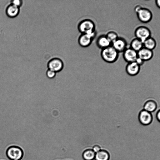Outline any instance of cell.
<instances>
[{"instance_id":"19","label":"cell","mask_w":160,"mask_h":160,"mask_svg":"<svg viewBox=\"0 0 160 160\" xmlns=\"http://www.w3.org/2000/svg\"><path fill=\"white\" fill-rule=\"evenodd\" d=\"M95 153L92 148L85 150L82 153V157L85 160H94Z\"/></svg>"},{"instance_id":"4","label":"cell","mask_w":160,"mask_h":160,"mask_svg":"<svg viewBox=\"0 0 160 160\" xmlns=\"http://www.w3.org/2000/svg\"><path fill=\"white\" fill-rule=\"evenodd\" d=\"M138 19L143 23L150 22L152 19V14L148 9L142 7L136 13Z\"/></svg>"},{"instance_id":"14","label":"cell","mask_w":160,"mask_h":160,"mask_svg":"<svg viewBox=\"0 0 160 160\" xmlns=\"http://www.w3.org/2000/svg\"><path fill=\"white\" fill-rule=\"evenodd\" d=\"M157 104L154 100L150 99L147 100L143 105V109L152 113L157 109Z\"/></svg>"},{"instance_id":"3","label":"cell","mask_w":160,"mask_h":160,"mask_svg":"<svg viewBox=\"0 0 160 160\" xmlns=\"http://www.w3.org/2000/svg\"><path fill=\"white\" fill-rule=\"evenodd\" d=\"M134 35L137 38L143 42L147 38L151 37V32L150 29L145 26L138 27L134 31Z\"/></svg>"},{"instance_id":"13","label":"cell","mask_w":160,"mask_h":160,"mask_svg":"<svg viewBox=\"0 0 160 160\" xmlns=\"http://www.w3.org/2000/svg\"><path fill=\"white\" fill-rule=\"evenodd\" d=\"M96 43L98 48L101 49L111 45V43L105 35L99 36L97 40Z\"/></svg>"},{"instance_id":"6","label":"cell","mask_w":160,"mask_h":160,"mask_svg":"<svg viewBox=\"0 0 160 160\" xmlns=\"http://www.w3.org/2000/svg\"><path fill=\"white\" fill-rule=\"evenodd\" d=\"M138 118L140 122L142 125L147 126L152 123L153 117L151 113L143 109L139 112Z\"/></svg>"},{"instance_id":"2","label":"cell","mask_w":160,"mask_h":160,"mask_svg":"<svg viewBox=\"0 0 160 160\" xmlns=\"http://www.w3.org/2000/svg\"><path fill=\"white\" fill-rule=\"evenodd\" d=\"M78 29L81 34H96L95 24L92 21L89 19L80 22L78 25Z\"/></svg>"},{"instance_id":"12","label":"cell","mask_w":160,"mask_h":160,"mask_svg":"<svg viewBox=\"0 0 160 160\" xmlns=\"http://www.w3.org/2000/svg\"><path fill=\"white\" fill-rule=\"evenodd\" d=\"M140 69V66L136 62L128 63L126 67L127 73L131 76L138 74Z\"/></svg>"},{"instance_id":"7","label":"cell","mask_w":160,"mask_h":160,"mask_svg":"<svg viewBox=\"0 0 160 160\" xmlns=\"http://www.w3.org/2000/svg\"><path fill=\"white\" fill-rule=\"evenodd\" d=\"M48 67L49 70L56 72L62 70L63 67V63L60 59L54 58L48 62Z\"/></svg>"},{"instance_id":"26","label":"cell","mask_w":160,"mask_h":160,"mask_svg":"<svg viewBox=\"0 0 160 160\" xmlns=\"http://www.w3.org/2000/svg\"><path fill=\"white\" fill-rule=\"evenodd\" d=\"M155 3L157 7L160 8V0H156L155 1Z\"/></svg>"},{"instance_id":"22","label":"cell","mask_w":160,"mask_h":160,"mask_svg":"<svg viewBox=\"0 0 160 160\" xmlns=\"http://www.w3.org/2000/svg\"><path fill=\"white\" fill-rule=\"evenodd\" d=\"M92 149L95 153L98 152L101 149L100 146L98 144L94 145L92 148Z\"/></svg>"},{"instance_id":"11","label":"cell","mask_w":160,"mask_h":160,"mask_svg":"<svg viewBox=\"0 0 160 160\" xmlns=\"http://www.w3.org/2000/svg\"><path fill=\"white\" fill-rule=\"evenodd\" d=\"M137 53L138 58L144 62L150 60L153 56V51L144 47L138 52Z\"/></svg>"},{"instance_id":"5","label":"cell","mask_w":160,"mask_h":160,"mask_svg":"<svg viewBox=\"0 0 160 160\" xmlns=\"http://www.w3.org/2000/svg\"><path fill=\"white\" fill-rule=\"evenodd\" d=\"M7 155L11 160H20L22 157L23 152L20 148L16 146H12L8 149Z\"/></svg>"},{"instance_id":"25","label":"cell","mask_w":160,"mask_h":160,"mask_svg":"<svg viewBox=\"0 0 160 160\" xmlns=\"http://www.w3.org/2000/svg\"><path fill=\"white\" fill-rule=\"evenodd\" d=\"M142 7L140 5H138L136 6L134 8V11L136 13Z\"/></svg>"},{"instance_id":"1","label":"cell","mask_w":160,"mask_h":160,"mask_svg":"<svg viewBox=\"0 0 160 160\" xmlns=\"http://www.w3.org/2000/svg\"><path fill=\"white\" fill-rule=\"evenodd\" d=\"M101 56L104 61L108 63H112L118 59L119 53L111 45L102 49Z\"/></svg>"},{"instance_id":"8","label":"cell","mask_w":160,"mask_h":160,"mask_svg":"<svg viewBox=\"0 0 160 160\" xmlns=\"http://www.w3.org/2000/svg\"><path fill=\"white\" fill-rule=\"evenodd\" d=\"M122 56L124 60L128 63L136 62L138 58L137 52L130 47L123 51Z\"/></svg>"},{"instance_id":"9","label":"cell","mask_w":160,"mask_h":160,"mask_svg":"<svg viewBox=\"0 0 160 160\" xmlns=\"http://www.w3.org/2000/svg\"><path fill=\"white\" fill-rule=\"evenodd\" d=\"M96 34H82L78 39L79 45L83 47H87L91 44Z\"/></svg>"},{"instance_id":"10","label":"cell","mask_w":160,"mask_h":160,"mask_svg":"<svg viewBox=\"0 0 160 160\" xmlns=\"http://www.w3.org/2000/svg\"><path fill=\"white\" fill-rule=\"evenodd\" d=\"M111 45L119 53L123 52L127 48V43L126 40L121 37H118L112 43Z\"/></svg>"},{"instance_id":"16","label":"cell","mask_w":160,"mask_h":160,"mask_svg":"<svg viewBox=\"0 0 160 160\" xmlns=\"http://www.w3.org/2000/svg\"><path fill=\"white\" fill-rule=\"evenodd\" d=\"M19 11V7L12 4L7 8L6 12L8 16L13 18L18 14Z\"/></svg>"},{"instance_id":"21","label":"cell","mask_w":160,"mask_h":160,"mask_svg":"<svg viewBox=\"0 0 160 160\" xmlns=\"http://www.w3.org/2000/svg\"><path fill=\"white\" fill-rule=\"evenodd\" d=\"M56 72L52 70L48 69L46 72V75L47 77L50 78H52L55 77Z\"/></svg>"},{"instance_id":"15","label":"cell","mask_w":160,"mask_h":160,"mask_svg":"<svg viewBox=\"0 0 160 160\" xmlns=\"http://www.w3.org/2000/svg\"><path fill=\"white\" fill-rule=\"evenodd\" d=\"M110 155L109 152L105 149H101L95 153L94 160H109Z\"/></svg>"},{"instance_id":"24","label":"cell","mask_w":160,"mask_h":160,"mask_svg":"<svg viewBox=\"0 0 160 160\" xmlns=\"http://www.w3.org/2000/svg\"><path fill=\"white\" fill-rule=\"evenodd\" d=\"M156 118L157 120L160 122V110H158L156 114Z\"/></svg>"},{"instance_id":"20","label":"cell","mask_w":160,"mask_h":160,"mask_svg":"<svg viewBox=\"0 0 160 160\" xmlns=\"http://www.w3.org/2000/svg\"><path fill=\"white\" fill-rule=\"evenodd\" d=\"M106 37L112 43L114 42L119 37L117 33L113 31H110L105 35Z\"/></svg>"},{"instance_id":"18","label":"cell","mask_w":160,"mask_h":160,"mask_svg":"<svg viewBox=\"0 0 160 160\" xmlns=\"http://www.w3.org/2000/svg\"><path fill=\"white\" fill-rule=\"evenodd\" d=\"M143 47V42L137 38L133 39L130 42V48L137 52Z\"/></svg>"},{"instance_id":"17","label":"cell","mask_w":160,"mask_h":160,"mask_svg":"<svg viewBox=\"0 0 160 160\" xmlns=\"http://www.w3.org/2000/svg\"><path fill=\"white\" fill-rule=\"evenodd\" d=\"M156 45V41L151 37L143 42V47L152 51L155 48Z\"/></svg>"},{"instance_id":"23","label":"cell","mask_w":160,"mask_h":160,"mask_svg":"<svg viewBox=\"0 0 160 160\" xmlns=\"http://www.w3.org/2000/svg\"><path fill=\"white\" fill-rule=\"evenodd\" d=\"M12 4L19 7L22 4V1L19 0H14L12 1Z\"/></svg>"}]
</instances>
